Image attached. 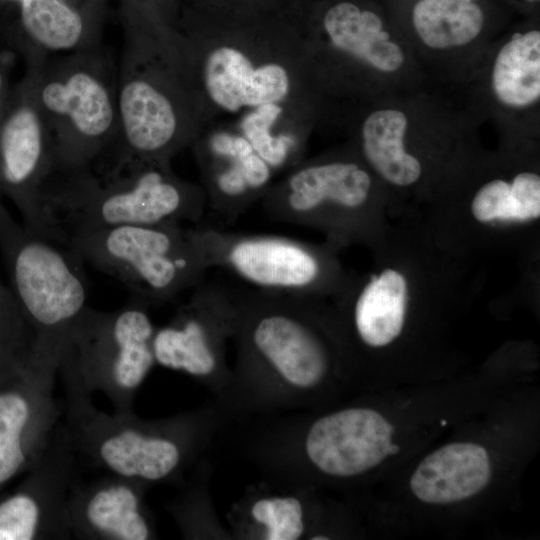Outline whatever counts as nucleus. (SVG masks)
Segmentation results:
<instances>
[{"label":"nucleus","mask_w":540,"mask_h":540,"mask_svg":"<svg viewBox=\"0 0 540 540\" xmlns=\"http://www.w3.org/2000/svg\"><path fill=\"white\" fill-rule=\"evenodd\" d=\"M60 357L32 347L14 387L0 391V486L45 452L60 409L54 398Z\"/></svg>","instance_id":"nucleus-14"},{"label":"nucleus","mask_w":540,"mask_h":540,"mask_svg":"<svg viewBox=\"0 0 540 540\" xmlns=\"http://www.w3.org/2000/svg\"><path fill=\"white\" fill-rule=\"evenodd\" d=\"M118 136L104 161H170L190 147L203 116L168 27L132 30L117 70Z\"/></svg>","instance_id":"nucleus-2"},{"label":"nucleus","mask_w":540,"mask_h":540,"mask_svg":"<svg viewBox=\"0 0 540 540\" xmlns=\"http://www.w3.org/2000/svg\"><path fill=\"white\" fill-rule=\"evenodd\" d=\"M529 2H538L539 0H527Z\"/></svg>","instance_id":"nucleus-32"},{"label":"nucleus","mask_w":540,"mask_h":540,"mask_svg":"<svg viewBox=\"0 0 540 540\" xmlns=\"http://www.w3.org/2000/svg\"><path fill=\"white\" fill-rule=\"evenodd\" d=\"M407 285L404 277L387 269L372 278L357 294L353 317L363 343L379 348L401 333L406 313Z\"/></svg>","instance_id":"nucleus-24"},{"label":"nucleus","mask_w":540,"mask_h":540,"mask_svg":"<svg viewBox=\"0 0 540 540\" xmlns=\"http://www.w3.org/2000/svg\"><path fill=\"white\" fill-rule=\"evenodd\" d=\"M512 220L527 221L540 215V177L521 172L510 183Z\"/></svg>","instance_id":"nucleus-28"},{"label":"nucleus","mask_w":540,"mask_h":540,"mask_svg":"<svg viewBox=\"0 0 540 540\" xmlns=\"http://www.w3.org/2000/svg\"><path fill=\"white\" fill-rule=\"evenodd\" d=\"M393 425L370 408H348L326 415L310 427L305 450L322 472L352 477L369 471L399 452Z\"/></svg>","instance_id":"nucleus-18"},{"label":"nucleus","mask_w":540,"mask_h":540,"mask_svg":"<svg viewBox=\"0 0 540 540\" xmlns=\"http://www.w3.org/2000/svg\"><path fill=\"white\" fill-rule=\"evenodd\" d=\"M467 1H472V0H467Z\"/></svg>","instance_id":"nucleus-33"},{"label":"nucleus","mask_w":540,"mask_h":540,"mask_svg":"<svg viewBox=\"0 0 540 540\" xmlns=\"http://www.w3.org/2000/svg\"><path fill=\"white\" fill-rule=\"evenodd\" d=\"M44 203L64 240L72 230L196 225L207 209L202 186L179 177L170 161L137 159L55 172L45 187Z\"/></svg>","instance_id":"nucleus-3"},{"label":"nucleus","mask_w":540,"mask_h":540,"mask_svg":"<svg viewBox=\"0 0 540 540\" xmlns=\"http://www.w3.org/2000/svg\"><path fill=\"white\" fill-rule=\"evenodd\" d=\"M66 413L63 427L76 455L106 472L141 482L171 476L183 459V447L167 430L153 428L133 413L103 412L94 405L73 362L61 353Z\"/></svg>","instance_id":"nucleus-7"},{"label":"nucleus","mask_w":540,"mask_h":540,"mask_svg":"<svg viewBox=\"0 0 540 540\" xmlns=\"http://www.w3.org/2000/svg\"><path fill=\"white\" fill-rule=\"evenodd\" d=\"M65 245L150 305L193 289L209 270L190 227L126 225L72 230Z\"/></svg>","instance_id":"nucleus-6"},{"label":"nucleus","mask_w":540,"mask_h":540,"mask_svg":"<svg viewBox=\"0 0 540 540\" xmlns=\"http://www.w3.org/2000/svg\"><path fill=\"white\" fill-rule=\"evenodd\" d=\"M7 323L16 326L26 325L11 291L0 283V327L3 328Z\"/></svg>","instance_id":"nucleus-29"},{"label":"nucleus","mask_w":540,"mask_h":540,"mask_svg":"<svg viewBox=\"0 0 540 540\" xmlns=\"http://www.w3.org/2000/svg\"><path fill=\"white\" fill-rule=\"evenodd\" d=\"M408 127L407 114L393 107L374 109L359 124L360 147L366 162L396 186H409L422 174L420 161L405 147Z\"/></svg>","instance_id":"nucleus-21"},{"label":"nucleus","mask_w":540,"mask_h":540,"mask_svg":"<svg viewBox=\"0 0 540 540\" xmlns=\"http://www.w3.org/2000/svg\"><path fill=\"white\" fill-rule=\"evenodd\" d=\"M13 86L9 81L8 63L0 61V114L3 111L11 95Z\"/></svg>","instance_id":"nucleus-30"},{"label":"nucleus","mask_w":540,"mask_h":540,"mask_svg":"<svg viewBox=\"0 0 540 540\" xmlns=\"http://www.w3.org/2000/svg\"><path fill=\"white\" fill-rule=\"evenodd\" d=\"M27 63L25 77L53 145L54 173L93 166L118 136L117 71L94 46Z\"/></svg>","instance_id":"nucleus-4"},{"label":"nucleus","mask_w":540,"mask_h":540,"mask_svg":"<svg viewBox=\"0 0 540 540\" xmlns=\"http://www.w3.org/2000/svg\"><path fill=\"white\" fill-rule=\"evenodd\" d=\"M372 179L353 157L301 160L273 182L261 199L272 219L292 225L338 228L368 202Z\"/></svg>","instance_id":"nucleus-13"},{"label":"nucleus","mask_w":540,"mask_h":540,"mask_svg":"<svg viewBox=\"0 0 540 540\" xmlns=\"http://www.w3.org/2000/svg\"><path fill=\"white\" fill-rule=\"evenodd\" d=\"M294 22L326 101L360 92L365 74L392 75L406 63L404 48L385 29L381 17L352 1L330 5L315 28Z\"/></svg>","instance_id":"nucleus-9"},{"label":"nucleus","mask_w":540,"mask_h":540,"mask_svg":"<svg viewBox=\"0 0 540 540\" xmlns=\"http://www.w3.org/2000/svg\"><path fill=\"white\" fill-rule=\"evenodd\" d=\"M490 86L497 101L510 109L534 106L540 99V31L514 33L499 48Z\"/></svg>","instance_id":"nucleus-22"},{"label":"nucleus","mask_w":540,"mask_h":540,"mask_svg":"<svg viewBox=\"0 0 540 540\" xmlns=\"http://www.w3.org/2000/svg\"><path fill=\"white\" fill-rule=\"evenodd\" d=\"M55 171L53 145L24 76L0 114V195L11 199L32 232L63 244L44 203Z\"/></svg>","instance_id":"nucleus-11"},{"label":"nucleus","mask_w":540,"mask_h":540,"mask_svg":"<svg viewBox=\"0 0 540 540\" xmlns=\"http://www.w3.org/2000/svg\"><path fill=\"white\" fill-rule=\"evenodd\" d=\"M251 513L265 526L268 540H296L303 534V509L294 497L258 500Z\"/></svg>","instance_id":"nucleus-26"},{"label":"nucleus","mask_w":540,"mask_h":540,"mask_svg":"<svg viewBox=\"0 0 540 540\" xmlns=\"http://www.w3.org/2000/svg\"><path fill=\"white\" fill-rule=\"evenodd\" d=\"M170 30L204 124H234L266 107L317 124L326 102L294 20L256 16Z\"/></svg>","instance_id":"nucleus-1"},{"label":"nucleus","mask_w":540,"mask_h":540,"mask_svg":"<svg viewBox=\"0 0 540 540\" xmlns=\"http://www.w3.org/2000/svg\"><path fill=\"white\" fill-rule=\"evenodd\" d=\"M190 147L207 208L228 223L261 201L275 181V171L231 124H204Z\"/></svg>","instance_id":"nucleus-16"},{"label":"nucleus","mask_w":540,"mask_h":540,"mask_svg":"<svg viewBox=\"0 0 540 540\" xmlns=\"http://www.w3.org/2000/svg\"><path fill=\"white\" fill-rule=\"evenodd\" d=\"M471 209L480 222L512 220L510 183L501 179L487 182L475 194Z\"/></svg>","instance_id":"nucleus-27"},{"label":"nucleus","mask_w":540,"mask_h":540,"mask_svg":"<svg viewBox=\"0 0 540 540\" xmlns=\"http://www.w3.org/2000/svg\"><path fill=\"white\" fill-rule=\"evenodd\" d=\"M304 297L264 290L237 294L236 322L251 353L299 388L319 384L329 368L328 350L307 321Z\"/></svg>","instance_id":"nucleus-12"},{"label":"nucleus","mask_w":540,"mask_h":540,"mask_svg":"<svg viewBox=\"0 0 540 540\" xmlns=\"http://www.w3.org/2000/svg\"><path fill=\"white\" fill-rule=\"evenodd\" d=\"M312 539L313 540H321V539L327 540L328 537H326V536H317V537H313Z\"/></svg>","instance_id":"nucleus-31"},{"label":"nucleus","mask_w":540,"mask_h":540,"mask_svg":"<svg viewBox=\"0 0 540 540\" xmlns=\"http://www.w3.org/2000/svg\"><path fill=\"white\" fill-rule=\"evenodd\" d=\"M149 306L134 294L114 311L87 306L62 349L87 389L103 393L119 413H133L134 395L156 362Z\"/></svg>","instance_id":"nucleus-8"},{"label":"nucleus","mask_w":540,"mask_h":540,"mask_svg":"<svg viewBox=\"0 0 540 540\" xmlns=\"http://www.w3.org/2000/svg\"><path fill=\"white\" fill-rule=\"evenodd\" d=\"M1 197L0 247L10 291L30 329L32 347L60 356L72 324L87 307L84 261L69 246L16 222Z\"/></svg>","instance_id":"nucleus-5"},{"label":"nucleus","mask_w":540,"mask_h":540,"mask_svg":"<svg viewBox=\"0 0 540 540\" xmlns=\"http://www.w3.org/2000/svg\"><path fill=\"white\" fill-rule=\"evenodd\" d=\"M190 231L209 269H226L254 289L305 298L330 282L329 259L305 242L198 224Z\"/></svg>","instance_id":"nucleus-10"},{"label":"nucleus","mask_w":540,"mask_h":540,"mask_svg":"<svg viewBox=\"0 0 540 540\" xmlns=\"http://www.w3.org/2000/svg\"><path fill=\"white\" fill-rule=\"evenodd\" d=\"M143 483L110 473L88 483L76 482L68 497L72 536L85 540L150 539Z\"/></svg>","instance_id":"nucleus-19"},{"label":"nucleus","mask_w":540,"mask_h":540,"mask_svg":"<svg viewBox=\"0 0 540 540\" xmlns=\"http://www.w3.org/2000/svg\"><path fill=\"white\" fill-rule=\"evenodd\" d=\"M77 460L58 423L26 487L0 503V540L71 538L68 497L77 482Z\"/></svg>","instance_id":"nucleus-15"},{"label":"nucleus","mask_w":540,"mask_h":540,"mask_svg":"<svg viewBox=\"0 0 540 540\" xmlns=\"http://www.w3.org/2000/svg\"><path fill=\"white\" fill-rule=\"evenodd\" d=\"M490 457L473 442L446 444L426 456L413 472L409 486L426 504L460 502L480 493L491 479Z\"/></svg>","instance_id":"nucleus-20"},{"label":"nucleus","mask_w":540,"mask_h":540,"mask_svg":"<svg viewBox=\"0 0 540 540\" xmlns=\"http://www.w3.org/2000/svg\"><path fill=\"white\" fill-rule=\"evenodd\" d=\"M412 22L421 42L433 50H451L474 41L480 34L484 15L467 0H419Z\"/></svg>","instance_id":"nucleus-25"},{"label":"nucleus","mask_w":540,"mask_h":540,"mask_svg":"<svg viewBox=\"0 0 540 540\" xmlns=\"http://www.w3.org/2000/svg\"><path fill=\"white\" fill-rule=\"evenodd\" d=\"M237 294L222 285L200 282L170 323L156 329L155 361L193 376L211 375L218 365V338L235 323Z\"/></svg>","instance_id":"nucleus-17"},{"label":"nucleus","mask_w":540,"mask_h":540,"mask_svg":"<svg viewBox=\"0 0 540 540\" xmlns=\"http://www.w3.org/2000/svg\"><path fill=\"white\" fill-rule=\"evenodd\" d=\"M25 36L17 49L26 60L45 53L68 54L95 44L86 40L80 14L64 0H18Z\"/></svg>","instance_id":"nucleus-23"}]
</instances>
